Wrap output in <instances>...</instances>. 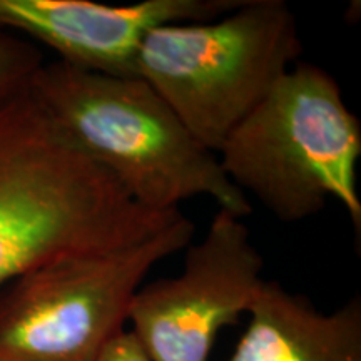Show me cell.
<instances>
[{
	"label": "cell",
	"instance_id": "1",
	"mask_svg": "<svg viewBox=\"0 0 361 361\" xmlns=\"http://www.w3.org/2000/svg\"><path fill=\"white\" fill-rule=\"evenodd\" d=\"M180 216L137 204L29 92L0 107V290L51 261L137 245Z\"/></svg>",
	"mask_w": 361,
	"mask_h": 361
},
{
	"label": "cell",
	"instance_id": "2",
	"mask_svg": "<svg viewBox=\"0 0 361 361\" xmlns=\"http://www.w3.org/2000/svg\"><path fill=\"white\" fill-rule=\"evenodd\" d=\"M29 96L56 128L107 171L133 200L173 213L183 201L211 197L238 218L251 202L141 78H112L56 61L42 64Z\"/></svg>",
	"mask_w": 361,
	"mask_h": 361
},
{
	"label": "cell",
	"instance_id": "3",
	"mask_svg": "<svg viewBox=\"0 0 361 361\" xmlns=\"http://www.w3.org/2000/svg\"><path fill=\"white\" fill-rule=\"evenodd\" d=\"M224 174L283 223L341 202L361 233V124L329 72L296 62L218 152Z\"/></svg>",
	"mask_w": 361,
	"mask_h": 361
},
{
	"label": "cell",
	"instance_id": "4",
	"mask_svg": "<svg viewBox=\"0 0 361 361\" xmlns=\"http://www.w3.org/2000/svg\"><path fill=\"white\" fill-rule=\"evenodd\" d=\"M303 51L283 0H245L216 19L151 30L137 75L216 154Z\"/></svg>",
	"mask_w": 361,
	"mask_h": 361
},
{
	"label": "cell",
	"instance_id": "5",
	"mask_svg": "<svg viewBox=\"0 0 361 361\" xmlns=\"http://www.w3.org/2000/svg\"><path fill=\"white\" fill-rule=\"evenodd\" d=\"M188 216L146 241L40 264L0 290V361H96L157 263L192 243Z\"/></svg>",
	"mask_w": 361,
	"mask_h": 361
},
{
	"label": "cell",
	"instance_id": "6",
	"mask_svg": "<svg viewBox=\"0 0 361 361\" xmlns=\"http://www.w3.org/2000/svg\"><path fill=\"white\" fill-rule=\"evenodd\" d=\"M263 271L250 228L219 209L204 238L186 247L178 276L139 288L129 331L152 361H209L221 329L250 311Z\"/></svg>",
	"mask_w": 361,
	"mask_h": 361
},
{
	"label": "cell",
	"instance_id": "7",
	"mask_svg": "<svg viewBox=\"0 0 361 361\" xmlns=\"http://www.w3.org/2000/svg\"><path fill=\"white\" fill-rule=\"evenodd\" d=\"M245 0H142L106 6L92 0H0V29L22 32L79 69L139 78L137 59L151 30L211 20Z\"/></svg>",
	"mask_w": 361,
	"mask_h": 361
},
{
	"label": "cell",
	"instance_id": "8",
	"mask_svg": "<svg viewBox=\"0 0 361 361\" xmlns=\"http://www.w3.org/2000/svg\"><path fill=\"white\" fill-rule=\"evenodd\" d=\"M247 314V328L224 361H361L358 296L324 313L264 279Z\"/></svg>",
	"mask_w": 361,
	"mask_h": 361
},
{
	"label": "cell",
	"instance_id": "9",
	"mask_svg": "<svg viewBox=\"0 0 361 361\" xmlns=\"http://www.w3.org/2000/svg\"><path fill=\"white\" fill-rule=\"evenodd\" d=\"M42 64V54L34 44L0 29V107L27 92Z\"/></svg>",
	"mask_w": 361,
	"mask_h": 361
},
{
	"label": "cell",
	"instance_id": "10",
	"mask_svg": "<svg viewBox=\"0 0 361 361\" xmlns=\"http://www.w3.org/2000/svg\"><path fill=\"white\" fill-rule=\"evenodd\" d=\"M96 361H152L135 336L129 329H124L119 335L104 346Z\"/></svg>",
	"mask_w": 361,
	"mask_h": 361
}]
</instances>
